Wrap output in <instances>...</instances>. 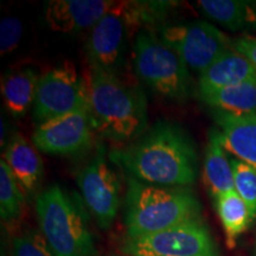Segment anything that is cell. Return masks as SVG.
<instances>
[{
	"mask_svg": "<svg viewBox=\"0 0 256 256\" xmlns=\"http://www.w3.org/2000/svg\"><path fill=\"white\" fill-rule=\"evenodd\" d=\"M24 192L4 159L0 160V215L4 222H14L20 216Z\"/></svg>",
	"mask_w": 256,
	"mask_h": 256,
	"instance_id": "cell-21",
	"label": "cell"
},
{
	"mask_svg": "<svg viewBox=\"0 0 256 256\" xmlns=\"http://www.w3.org/2000/svg\"><path fill=\"white\" fill-rule=\"evenodd\" d=\"M214 119L224 150L256 168V113L232 115L215 110Z\"/></svg>",
	"mask_w": 256,
	"mask_h": 256,
	"instance_id": "cell-13",
	"label": "cell"
},
{
	"mask_svg": "<svg viewBox=\"0 0 256 256\" xmlns=\"http://www.w3.org/2000/svg\"><path fill=\"white\" fill-rule=\"evenodd\" d=\"M4 119H2V146H4Z\"/></svg>",
	"mask_w": 256,
	"mask_h": 256,
	"instance_id": "cell-26",
	"label": "cell"
},
{
	"mask_svg": "<svg viewBox=\"0 0 256 256\" xmlns=\"http://www.w3.org/2000/svg\"><path fill=\"white\" fill-rule=\"evenodd\" d=\"M24 194L31 196L40 186L43 177V162L36 150L20 134H14L6 146L2 158Z\"/></svg>",
	"mask_w": 256,
	"mask_h": 256,
	"instance_id": "cell-15",
	"label": "cell"
},
{
	"mask_svg": "<svg viewBox=\"0 0 256 256\" xmlns=\"http://www.w3.org/2000/svg\"><path fill=\"white\" fill-rule=\"evenodd\" d=\"M88 87L95 130L102 136L126 144L145 133L147 104L139 89L130 87L119 75L94 68Z\"/></svg>",
	"mask_w": 256,
	"mask_h": 256,
	"instance_id": "cell-3",
	"label": "cell"
},
{
	"mask_svg": "<svg viewBox=\"0 0 256 256\" xmlns=\"http://www.w3.org/2000/svg\"><path fill=\"white\" fill-rule=\"evenodd\" d=\"M204 182L210 196L216 200L220 194L235 190L232 159L220 144L216 128L210 130L204 159Z\"/></svg>",
	"mask_w": 256,
	"mask_h": 256,
	"instance_id": "cell-16",
	"label": "cell"
},
{
	"mask_svg": "<svg viewBox=\"0 0 256 256\" xmlns=\"http://www.w3.org/2000/svg\"><path fill=\"white\" fill-rule=\"evenodd\" d=\"M202 206L188 188L159 186L127 179L124 226L127 238L162 232L188 220H200Z\"/></svg>",
	"mask_w": 256,
	"mask_h": 256,
	"instance_id": "cell-2",
	"label": "cell"
},
{
	"mask_svg": "<svg viewBox=\"0 0 256 256\" xmlns=\"http://www.w3.org/2000/svg\"><path fill=\"white\" fill-rule=\"evenodd\" d=\"M197 6L206 17L232 31L256 26V2L242 0H200Z\"/></svg>",
	"mask_w": 256,
	"mask_h": 256,
	"instance_id": "cell-18",
	"label": "cell"
},
{
	"mask_svg": "<svg viewBox=\"0 0 256 256\" xmlns=\"http://www.w3.org/2000/svg\"><path fill=\"white\" fill-rule=\"evenodd\" d=\"M255 256H256V252H255Z\"/></svg>",
	"mask_w": 256,
	"mask_h": 256,
	"instance_id": "cell-27",
	"label": "cell"
},
{
	"mask_svg": "<svg viewBox=\"0 0 256 256\" xmlns=\"http://www.w3.org/2000/svg\"><path fill=\"white\" fill-rule=\"evenodd\" d=\"M110 159L130 178L159 186L188 188L198 174L194 140L179 124L164 120L130 145L110 152Z\"/></svg>",
	"mask_w": 256,
	"mask_h": 256,
	"instance_id": "cell-1",
	"label": "cell"
},
{
	"mask_svg": "<svg viewBox=\"0 0 256 256\" xmlns=\"http://www.w3.org/2000/svg\"><path fill=\"white\" fill-rule=\"evenodd\" d=\"M82 108H90L89 87L72 63L60 64L40 76L32 107L37 126Z\"/></svg>",
	"mask_w": 256,
	"mask_h": 256,
	"instance_id": "cell-6",
	"label": "cell"
},
{
	"mask_svg": "<svg viewBox=\"0 0 256 256\" xmlns=\"http://www.w3.org/2000/svg\"><path fill=\"white\" fill-rule=\"evenodd\" d=\"M23 36V24L14 17H5L0 23V52L2 56L12 52Z\"/></svg>",
	"mask_w": 256,
	"mask_h": 256,
	"instance_id": "cell-24",
	"label": "cell"
},
{
	"mask_svg": "<svg viewBox=\"0 0 256 256\" xmlns=\"http://www.w3.org/2000/svg\"><path fill=\"white\" fill-rule=\"evenodd\" d=\"M138 18L132 5L114 2L89 34L87 54L92 68L118 75Z\"/></svg>",
	"mask_w": 256,
	"mask_h": 256,
	"instance_id": "cell-7",
	"label": "cell"
},
{
	"mask_svg": "<svg viewBox=\"0 0 256 256\" xmlns=\"http://www.w3.org/2000/svg\"><path fill=\"white\" fill-rule=\"evenodd\" d=\"M256 80V68L249 60L235 50H229L200 74V94L206 95L220 89Z\"/></svg>",
	"mask_w": 256,
	"mask_h": 256,
	"instance_id": "cell-14",
	"label": "cell"
},
{
	"mask_svg": "<svg viewBox=\"0 0 256 256\" xmlns=\"http://www.w3.org/2000/svg\"><path fill=\"white\" fill-rule=\"evenodd\" d=\"M232 49L241 54L256 68V37H240L232 42Z\"/></svg>",
	"mask_w": 256,
	"mask_h": 256,
	"instance_id": "cell-25",
	"label": "cell"
},
{
	"mask_svg": "<svg viewBox=\"0 0 256 256\" xmlns=\"http://www.w3.org/2000/svg\"><path fill=\"white\" fill-rule=\"evenodd\" d=\"M214 110L232 115L256 113V80L200 95Z\"/></svg>",
	"mask_w": 256,
	"mask_h": 256,
	"instance_id": "cell-20",
	"label": "cell"
},
{
	"mask_svg": "<svg viewBox=\"0 0 256 256\" xmlns=\"http://www.w3.org/2000/svg\"><path fill=\"white\" fill-rule=\"evenodd\" d=\"M232 165L235 191L248 204L256 218V168L236 158L232 159Z\"/></svg>",
	"mask_w": 256,
	"mask_h": 256,
	"instance_id": "cell-22",
	"label": "cell"
},
{
	"mask_svg": "<svg viewBox=\"0 0 256 256\" xmlns=\"http://www.w3.org/2000/svg\"><path fill=\"white\" fill-rule=\"evenodd\" d=\"M94 130L90 108H82L37 126L32 142L48 154H76L92 146Z\"/></svg>",
	"mask_w": 256,
	"mask_h": 256,
	"instance_id": "cell-11",
	"label": "cell"
},
{
	"mask_svg": "<svg viewBox=\"0 0 256 256\" xmlns=\"http://www.w3.org/2000/svg\"><path fill=\"white\" fill-rule=\"evenodd\" d=\"M83 200L101 229L113 224L120 206L121 184L116 172L107 162L104 146H98L90 162L78 176Z\"/></svg>",
	"mask_w": 256,
	"mask_h": 256,
	"instance_id": "cell-10",
	"label": "cell"
},
{
	"mask_svg": "<svg viewBox=\"0 0 256 256\" xmlns=\"http://www.w3.org/2000/svg\"><path fill=\"white\" fill-rule=\"evenodd\" d=\"M11 256H56L46 240L37 230H28L12 241Z\"/></svg>",
	"mask_w": 256,
	"mask_h": 256,
	"instance_id": "cell-23",
	"label": "cell"
},
{
	"mask_svg": "<svg viewBox=\"0 0 256 256\" xmlns=\"http://www.w3.org/2000/svg\"><path fill=\"white\" fill-rule=\"evenodd\" d=\"M215 206L226 232V244L229 248H234L238 236L255 220L254 214L235 190L217 197Z\"/></svg>",
	"mask_w": 256,
	"mask_h": 256,
	"instance_id": "cell-19",
	"label": "cell"
},
{
	"mask_svg": "<svg viewBox=\"0 0 256 256\" xmlns=\"http://www.w3.org/2000/svg\"><path fill=\"white\" fill-rule=\"evenodd\" d=\"M128 256H220L218 248L203 220H194L162 232L126 238Z\"/></svg>",
	"mask_w": 256,
	"mask_h": 256,
	"instance_id": "cell-8",
	"label": "cell"
},
{
	"mask_svg": "<svg viewBox=\"0 0 256 256\" xmlns=\"http://www.w3.org/2000/svg\"><path fill=\"white\" fill-rule=\"evenodd\" d=\"M40 78L34 70L23 69L5 76L2 94L5 108L14 118H23L34 107Z\"/></svg>",
	"mask_w": 256,
	"mask_h": 256,
	"instance_id": "cell-17",
	"label": "cell"
},
{
	"mask_svg": "<svg viewBox=\"0 0 256 256\" xmlns=\"http://www.w3.org/2000/svg\"><path fill=\"white\" fill-rule=\"evenodd\" d=\"M115 2L108 0H51L46 10L50 30L74 34L94 28Z\"/></svg>",
	"mask_w": 256,
	"mask_h": 256,
	"instance_id": "cell-12",
	"label": "cell"
},
{
	"mask_svg": "<svg viewBox=\"0 0 256 256\" xmlns=\"http://www.w3.org/2000/svg\"><path fill=\"white\" fill-rule=\"evenodd\" d=\"M133 66L139 78L158 94L185 100L190 94L188 66L162 40L140 32L133 46Z\"/></svg>",
	"mask_w": 256,
	"mask_h": 256,
	"instance_id": "cell-5",
	"label": "cell"
},
{
	"mask_svg": "<svg viewBox=\"0 0 256 256\" xmlns=\"http://www.w3.org/2000/svg\"><path fill=\"white\" fill-rule=\"evenodd\" d=\"M162 40L179 54L188 68L200 74L232 48V42L206 22L168 26L162 31Z\"/></svg>",
	"mask_w": 256,
	"mask_h": 256,
	"instance_id": "cell-9",
	"label": "cell"
},
{
	"mask_svg": "<svg viewBox=\"0 0 256 256\" xmlns=\"http://www.w3.org/2000/svg\"><path fill=\"white\" fill-rule=\"evenodd\" d=\"M42 235L56 256H94L95 242L84 211L58 185L36 198Z\"/></svg>",
	"mask_w": 256,
	"mask_h": 256,
	"instance_id": "cell-4",
	"label": "cell"
}]
</instances>
